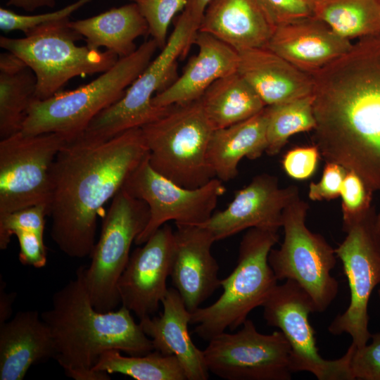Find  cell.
Segmentation results:
<instances>
[{
  "label": "cell",
  "instance_id": "obj_1",
  "mask_svg": "<svg viewBox=\"0 0 380 380\" xmlns=\"http://www.w3.org/2000/svg\"><path fill=\"white\" fill-rule=\"evenodd\" d=\"M311 76L313 144L325 162L380 191V37L359 39Z\"/></svg>",
  "mask_w": 380,
  "mask_h": 380
},
{
  "label": "cell",
  "instance_id": "obj_2",
  "mask_svg": "<svg viewBox=\"0 0 380 380\" xmlns=\"http://www.w3.org/2000/svg\"><path fill=\"white\" fill-rule=\"evenodd\" d=\"M148 156L141 127L108 139L82 134L65 143L51 167L49 205L51 236L63 253L91 255L98 215Z\"/></svg>",
  "mask_w": 380,
  "mask_h": 380
},
{
  "label": "cell",
  "instance_id": "obj_3",
  "mask_svg": "<svg viewBox=\"0 0 380 380\" xmlns=\"http://www.w3.org/2000/svg\"><path fill=\"white\" fill-rule=\"evenodd\" d=\"M84 267H78L76 277L53 294L51 308L41 317L52 338L53 359L67 376L75 380H109V374L93 370L103 353L118 350L139 355L153 351V346L125 307L108 312L94 307Z\"/></svg>",
  "mask_w": 380,
  "mask_h": 380
},
{
  "label": "cell",
  "instance_id": "obj_4",
  "mask_svg": "<svg viewBox=\"0 0 380 380\" xmlns=\"http://www.w3.org/2000/svg\"><path fill=\"white\" fill-rule=\"evenodd\" d=\"M158 46L152 38L87 84L53 96L34 99L20 132L36 135L55 132L68 141L81 136L103 110L120 100L151 62Z\"/></svg>",
  "mask_w": 380,
  "mask_h": 380
},
{
  "label": "cell",
  "instance_id": "obj_5",
  "mask_svg": "<svg viewBox=\"0 0 380 380\" xmlns=\"http://www.w3.org/2000/svg\"><path fill=\"white\" fill-rule=\"evenodd\" d=\"M278 231L251 228L243 236L237 264L220 280L222 293L213 304L191 313L194 332L210 341L214 336L241 326L248 314L262 306L277 281L268 262L272 247L279 241Z\"/></svg>",
  "mask_w": 380,
  "mask_h": 380
},
{
  "label": "cell",
  "instance_id": "obj_6",
  "mask_svg": "<svg viewBox=\"0 0 380 380\" xmlns=\"http://www.w3.org/2000/svg\"><path fill=\"white\" fill-rule=\"evenodd\" d=\"M71 26L69 18L46 23L25 34L23 38L1 36L0 46L21 59L37 78L34 98L47 99L72 78L103 73L119 58L106 50L80 46L82 39Z\"/></svg>",
  "mask_w": 380,
  "mask_h": 380
},
{
  "label": "cell",
  "instance_id": "obj_7",
  "mask_svg": "<svg viewBox=\"0 0 380 380\" xmlns=\"http://www.w3.org/2000/svg\"><path fill=\"white\" fill-rule=\"evenodd\" d=\"M141 129L148 163L160 175L188 189L200 187L215 178L207 157L215 129L200 99L172 106Z\"/></svg>",
  "mask_w": 380,
  "mask_h": 380
},
{
  "label": "cell",
  "instance_id": "obj_8",
  "mask_svg": "<svg viewBox=\"0 0 380 380\" xmlns=\"http://www.w3.org/2000/svg\"><path fill=\"white\" fill-rule=\"evenodd\" d=\"M309 208L298 198L284 209V240L279 248H272L268 262L278 280L297 282L312 298L316 312H324L338 292V283L331 274L337 257L321 234L307 227Z\"/></svg>",
  "mask_w": 380,
  "mask_h": 380
},
{
  "label": "cell",
  "instance_id": "obj_9",
  "mask_svg": "<svg viewBox=\"0 0 380 380\" xmlns=\"http://www.w3.org/2000/svg\"><path fill=\"white\" fill-rule=\"evenodd\" d=\"M198 32L182 11L160 53L130 84L124 96L100 112L84 135L96 139H110L128 129L141 127L163 115L172 106L152 103L155 94L167 87L180 56L186 54Z\"/></svg>",
  "mask_w": 380,
  "mask_h": 380
},
{
  "label": "cell",
  "instance_id": "obj_10",
  "mask_svg": "<svg viewBox=\"0 0 380 380\" xmlns=\"http://www.w3.org/2000/svg\"><path fill=\"white\" fill-rule=\"evenodd\" d=\"M148 218L147 204L124 189L112 198L90 255L91 261L84 272L91 303L99 311L113 310L120 303L118 281L129 260L132 244Z\"/></svg>",
  "mask_w": 380,
  "mask_h": 380
},
{
  "label": "cell",
  "instance_id": "obj_11",
  "mask_svg": "<svg viewBox=\"0 0 380 380\" xmlns=\"http://www.w3.org/2000/svg\"><path fill=\"white\" fill-rule=\"evenodd\" d=\"M376 210L372 205L348 227L346 236L335 249L347 277L350 300L347 309L328 327L334 335L348 334L359 348L372 334L368 329V303L374 289L380 284V232Z\"/></svg>",
  "mask_w": 380,
  "mask_h": 380
},
{
  "label": "cell",
  "instance_id": "obj_12",
  "mask_svg": "<svg viewBox=\"0 0 380 380\" xmlns=\"http://www.w3.org/2000/svg\"><path fill=\"white\" fill-rule=\"evenodd\" d=\"M68 141L55 132L25 135L20 132L1 139L0 217L38 204L49 205L51 167Z\"/></svg>",
  "mask_w": 380,
  "mask_h": 380
},
{
  "label": "cell",
  "instance_id": "obj_13",
  "mask_svg": "<svg viewBox=\"0 0 380 380\" xmlns=\"http://www.w3.org/2000/svg\"><path fill=\"white\" fill-rule=\"evenodd\" d=\"M267 325L280 329L291 346L292 373L308 372L319 380H353L350 371L355 345L336 360H325L316 346L315 331L309 321L316 312L310 296L295 281L277 285L262 306Z\"/></svg>",
  "mask_w": 380,
  "mask_h": 380
},
{
  "label": "cell",
  "instance_id": "obj_14",
  "mask_svg": "<svg viewBox=\"0 0 380 380\" xmlns=\"http://www.w3.org/2000/svg\"><path fill=\"white\" fill-rule=\"evenodd\" d=\"M241 326L209 341L203 350L209 372L227 380L291 379V346L284 334H261L248 319Z\"/></svg>",
  "mask_w": 380,
  "mask_h": 380
},
{
  "label": "cell",
  "instance_id": "obj_15",
  "mask_svg": "<svg viewBox=\"0 0 380 380\" xmlns=\"http://www.w3.org/2000/svg\"><path fill=\"white\" fill-rule=\"evenodd\" d=\"M122 189L144 201L149 209L148 221L134 243H144L160 227L173 220L176 225H201L213 214L227 189L213 178L196 189L183 187L156 172L148 157L127 179Z\"/></svg>",
  "mask_w": 380,
  "mask_h": 380
},
{
  "label": "cell",
  "instance_id": "obj_16",
  "mask_svg": "<svg viewBox=\"0 0 380 380\" xmlns=\"http://www.w3.org/2000/svg\"><path fill=\"white\" fill-rule=\"evenodd\" d=\"M299 193L297 186L281 188L277 177L262 173L236 191L226 208L200 226L209 230L216 241L251 228L278 231L284 209L300 198Z\"/></svg>",
  "mask_w": 380,
  "mask_h": 380
},
{
  "label": "cell",
  "instance_id": "obj_17",
  "mask_svg": "<svg viewBox=\"0 0 380 380\" xmlns=\"http://www.w3.org/2000/svg\"><path fill=\"white\" fill-rule=\"evenodd\" d=\"M130 254L117 289L122 306L140 319L155 313L168 288L175 236L167 223Z\"/></svg>",
  "mask_w": 380,
  "mask_h": 380
},
{
  "label": "cell",
  "instance_id": "obj_18",
  "mask_svg": "<svg viewBox=\"0 0 380 380\" xmlns=\"http://www.w3.org/2000/svg\"><path fill=\"white\" fill-rule=\"evenodd\" d=\"M176 226L170 277L192 313L220 286L219 266L211 253L216 241L202 226Z\"/></svg>",
  "mask_w": 380,
  "mask_h": 380
},
{
  "label": "cell",
  "instance_id": "obj_19",
  "mask_svg": "<svg viewBox=\"0 0 380 380\" xmlns=\"http://www.w3.org/2000/svg\"><path fill=\"white\" fill-rule=\"evenodd\" d=\"M313 15L274 27L266 46L300 70L312 75L352 46Z\"/></svg>",
  "mask_w": 380,
  "mask_h": 380
},
{
  "label": "cell",
  "instance_id": "obj_20",
  "mask_svg": "<svg viewBox=\"0 0 380 380\" xmlns=\"http://www.w3.org/2000/svg\"><path fill=\"white\" fill-rule=\"evenodd\" d=\"M194 44L198 46L197 54L191 58L181 76L153 96L154 106L196 101L216 80L237 71L239 52L228 44L202 32L196 33Z\"/></svg>",
  "mask_w": 380,
  "mask_h": 380
},
{
  "label": "cell",
  "instance_id": "obj_21",
  "mask_svg": "<svg viewBox=\"0 0 380 380\" xmlns=\"http://www.w3.org/2000/svg\"><path fill=\"white\" fill-rule=\"evenodd\" d=\"M161 303L163 312L160 316L146 317L139 322L152 341L153 350L176 357L186 380H207L210 372L203 352L195 346L188 330L191 312L174 287L168 288Z\"/></svg>",
  "mask_w": 380,
  "mask_h": 380
},
{
  "label": "cell",
  "instance_id": "obj_22",
  "mask_svg": "<svg viewBox=\"0 0 380 380\" xmlns=\"http://www.w3.org/2000/svg\"><path fill=\"white\" fill-rule=\"evenodd\" d=\"M239 55L237 72L266 106L312 94V77L270 49H250Z\"/></svg>",
  "mask_w": 380,
  "mask_h": 380
},
{
  "label": "cell",
  "instance_id": "obj_23",
  "mask_svg": "<svg viewBox=\"0 0 380 380\" xmlns=\"http://www.w3.org/2000/svg\"><path fill=\"white\" fill-rule=\"evenodd\" d=\"M54 357L49 331L37 310L0 324V380H22L33 365Z\"/></svg>",
  "mask_w": 380,
  "mask_h": 380
},
{
  "label": "cell",
  "instance_id": "obj_24",
  "mask_svg": "<svg viewBox=\"0 0 380 380\" xmlns=\"http://www.w3.org/2000/svg\"><path fill=\"white\" fill-rule=\"evenodd\" d=\"M274 29L256 0H213L198 32L209 34L240 52L266 47Z\"/></svg>",
  "mask_w": 380,
  "mask_h": 380
},
{
  "label": "cell",
  "instance_id": "obj_25",
  "mask_svg": "<svg viewBox=\"0 0 380 380\" xmlns=\"http://www.w3.org/2000/svg\"><path fill=\"white\" fill-rule=\"evenodd\" d=\"M267 146L265 108L247 120L215 129L208 148V160L215 178L226 182L236 177L239 163L243 158L257 159Z\"/></svg>",
  "mask_w": 380,
  "mask_h": 380
},
{
  "label": "cell",
  "instance_id": "obj_26",
  "mask_svg": "<svg viewBox=\"0 0 380 380\" xmlns=\"http://www.w3.org/2000/svg\"><path fill=\"white\" fill-rule=\"evenodd\" d=\"M70 26L93 49L105 47L119 58L137 49L134 41L148 34V26L135 3L113 8L97 15L76 21Z\"/></svg>",
  "mask_w": 380,
  "mask_h": 380
},
{
  "label": "cell",
  "instance_id": "obj_27",
  "mask_svg": "<svg viewBox=\"0 0 380 380\" xmlns=\"http://www.w3.org/2000/svg\"><path fill=\"white\" fill-rule=\"evenodd\" d=\"M37 78L32 70L11 52L0 55V139L21 131L34 99Z\"/></svg>",
  "mask_w": 380,
  "mask_h": 380
},
{
  "label": "cell",
  "instance_id": "obj_28",
  "mask_svg": "<svg viewBox=\"0 0 380 380\" xmlns=\"http://www.w3.org/2000/svg\"><path fill=\"white\" fill-rule=\"evenodd\" d=\"M200 99L214 129L247 120L266 107L237 71L216 80Z\"/></svg>",
  "mask_w": 380,
  "mask_h": 380
},
{
  "label": "cell",
  "instance_id": "obj_29",
  "mask_svg": "<svg viewBox=\"0 0 380 380\" xmlns=\"http://www.w3.org/2000/svg\"><path fill=\"white\" fill-rule=\"evenodd\" d=\"M312 15L347 39L380 37V0H309Z\"/></svg>",
  "mask_w": 380,
  "mask_h": 380
},
{
  "label": "cell",
  "instance_id": "obj_30",
  "mask_svg": "<svg viewBox=\"0 0 380 380\" xmlns=\"http://www.w3.org/2000/svg\"><path fill=\"white\" fill-rule=\"evenodd\" d=\"M93 370L109 374L119 373L137 380H186L177 358L157 350L126 356L118 350H109L101 355Z\"/></svg>",
  "mask_w": 380,
  "mask_h": 380
},
{
  "label": "cell",
  "instance_id": "obj_31",
  "mask_svg": "<svg viewBox=\"0 0 380 380\" xmlns=\"http://www.w3.org/2000/svg\"><path fill=\"white\" fill-rule=\"evenodd\" d=\"M312 103L311 94L265 107L267 154L277 155L291 136L314 129L316 122Z\"/></svg>",
  "mask_w": 380,
  "mask_h": 380
},
{
  "label": "cell",
  "instance_id": "obj_32",
  "mask_svg": "<svg viewBox=\"0 0 380 380\" xmlns=\"http://www.w3.org/2000/svg\"><path fill=\"white\" fill-rule=\"evenodd\" d=\"M138 6L148 26V34L163 49L167 42L170 22L180 10L184 8L187 0H132Z\"/></svg>",
  "mask_w": 380,
  "mask_h": 380
},
{
  "label": "cell",
  "instance_id": "obj_33",
  "mask_svg": "<svg viewBox=\"0 0 380 380\" xmlns=\"http://www.w3.org/2000/svg\"><path fill=\"white\" fill-rule=\"evenodd\" d=\"M49 214V205L42 203L0 217V249L7 248L18 230L31 231L44 236L45 217Z\"/></svg>",
  "mask_w": 380,
  "mask_h": 380
},
{
  "label": "cell",
  "instance_id": "obj_34",
  "mask_svg": "<svg viewBox=\"0 0 380 380\" xmlns=\"http://www.w3.org/2000/svg\"><path fill=\"white\" fill-rule=\"evenodd\" d=\"M343 227L344 229L372 206L373 192L355 172L348 170L341 194Z\"/></svg>",
  "mask_w": 380,
  "mask_h": 380
},
{
  "label": "cell",
  "instance_id": "obj_35",
  "mask_svg": "<svg viewBox=\"0 0 380 380\" xmlns=\"http://www.w3.org/2000/svg\"><path fill=\"white\" fill-rule=\"evenodd\" d=\"M91 0H78L53 12L37 14L22 15L4 8H0V28L6 32L20 30L27 33L32 29L48 22L69 16Z\"/></svg>",
  "mask_w": 380,
  "mask_h": 380
},
{
  "label": "cell",
  "instance_id": "obj_36",
  "mask_svg": "<svg viewBox=\"0 0 380 380\" xmlns=\"http://www.w3.org/2000/svg\"><path fill=\"white\" fill-rule=\"evenodd\" d=\"M370 338L369 344L355 348L350 362L353 379L380 380V332L372 334Z\"/></svg>",
  "mask_w": 380,
  "mask_h": 380
},
{
  "label": "cell",
  "instance_id": "obj_37",
  "mask_svg": "<svg viewBox=\"0 0 380 380\" xmlns=\"http://www.w3.org/2000/svg\"><path fill=\"white\" fill-rule=\"evenodd\" d=\"M321 154L315 145L298 146L288 151L281 160L282 168L291 178L306 180L316 172Z\"/></svg>",
  "mask_w": 380,
  "mask_h": 380
},
{
  "label": "cell",
  "instance_id": "obj_38",
  "mask_svg": "<svg viewBox=\"0 0 380 380\" xmlns=\"http://www.w3.org/2000/svg\"><path fill=\"white\" fill-rule=\"evenodd\" d=\"M275 27L312 15L309 0H256Z\"/></svg>",
  "mask_w": 380,
  "mask_h": 380
},
{
  "label": "cell",
  "instance_id": "obj_39",
  "mask_svg": "<svg viewBox=\"0 0 380 380\" xmlns=\"http://www.w3.org/2000/svg\"><path fill=\"white\" fill-rule=\"evenodd\" d=\"M348 170L336 163L326 162L318 182H311L308 197L313 201H330L340 196Z\"/></svg>",
  "mask_w": 380,
  "mask_h": 380
},
{
  "label": "cell",
  "instance_id": "obj_40",
  "mask_svg": "<svg viewBox=\"0 0 380 380\" xmlns=\"http://www.w3.org/2000/svg\"><path fill=\"white\" fill-rule=\"evenodd\" d=\"M15 235L19 243L18 259L23 265L35 268L44 267L47 261L44 236L27 230H18Z\"/></svg>",
  "mask_w": 380,
  "mask_h": 380
},
{
  "label": "cell",
  "instance_id": "obj_41",
  "mask_svg": "<svg viewBox=\"0 0 380 380\" xmlns=\"http://www.w3.org/2000/svg\"><path fill=\"white\" fill-rule=\"evenodd\" d=\"M213 0H187L183 12L191 19L194 29L198 32L205 11Z\"/></svg>",
  "mask_w": 380,
  "mask_h": 380
},
{
  "label": "cell",
  "instance_id": "obj_42",
  "mask_svg": "<svg viewBox=\"0 0 380 380\" xmlns=\"http://www.w3.org/2000/svg\"><path fill=\"white\" fill-rule=\"evenodd\" d=\"M0 286V324L11 318L12 305L15 300V293L5 291L4 282L1 280Z\"/></svg>",
  "mask_w": 380,
  "mask_h": 380
},
{
  "label": "cell",
  "instance_id": "obj_43",
  "mask_svg": "<svg viewBox=\"0 0 380 380\" xmlns=\"http://www.w3.org/2000/svg\"><path fill=\"white\" fill-rule=\"evenodd\" d=\"M55 3V0H9L7 6L18 7L27 11H33L42 6L53 7Z\"/></svg>",
  "mask_w": 380,
  "mask_h": 380
},
{
  "label": "cell",
  "instance_id": "obj_44",
  "mask_svg": "<svg viewBox=\"0 0 380 380\" xmlns=\"http://www.w3.org/2000/svg\"><path fill=\"white\" fill-rule=\"evenodd\" d=\"M376 226L378 227L379 231L380 232V210L377 213V215H376Z\"/></svg>",
  "mask_w": 380,
  "mask_h": 380
},
{
  "label": "cell",
  "instance_id": "obj_45",
  "mask_svg": "<svg viewBox=\"0 0 380 380\" xmlns=\"http://www.w3.org/2000/svg\"><path fill=\"white\" fill-rule=\"evenodd\" d=\"M378 296L380 301V288L378 289Z\"/></svg>",
  "mask_w": 380,
  "mask_h": 380
}]
</instances>
